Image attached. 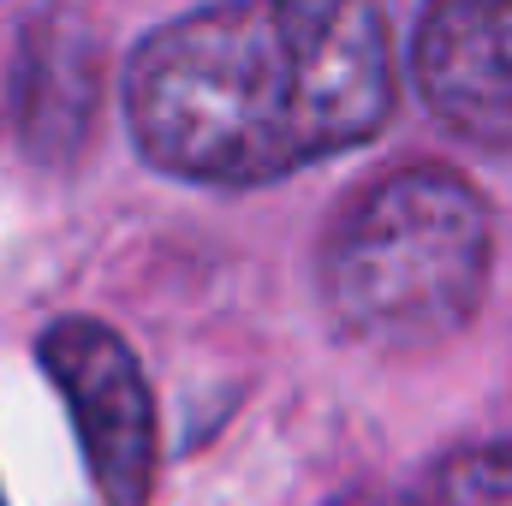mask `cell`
Segmentation results:
<instances>
[{"label":"cell","instance_id":"obj_4","mask_svg":"<svg viewBox=\"0 0 512 506\" xmlns=\"http://www.w3.org/2000/svg\"><path fill=\"white\" fill-rule=\"evenodd\" d=\"M411 66L441 126L495 149L512 143V0H429Z\"/></svg>","mask_w":512,"mask_h":506},{"label":"cell","instance_id":"obj_3","mask_svg":"<svg viewBox=\"0 0 512 506\" xmlns=\"http://www.w3.org/2000/svg\"><path fill=\"white\" fill-rule=\"evenodd\" d=\"M42 370L54 376L90 477L108 506H143L149 501V477H155V405H149V381L137 370L131 346L90 316H66L42 334Z\"/></svg>","mask_w":512,"mask_h":506},{"label":"cell","instance_id":"obj_1","mask_svg":"<svg viewBox=\"0 0 512 506\" xmlns=\"http://www.w3.org/2000/svg\"><path fill=\"white\" fill-rule=\"evenodd\" d=\"M393 54L370 0H215L137 42L126 126L149 167L262 185L376 137Z\"/></svg>","mask_w":512,"mask_h":506},{"label":"cell","instance_id":"obj_5","mask_svg":"<svg viewBox=\"0 0 512 506\" xmlns=\"http://www.w3.org/2000/svg\"><path fill=\"white\" fill-rule=\"evenodd\" d=\"M399 506H512V447H465L429 465Z\"/></svg>","mask_w":512,"mask_h":506},{"label":"cell","instance_id":"obj_2","mask_svg":"<svg viewBox=\"0 0 512 506\" xmlns=\"http://www.w3.org/2000/svg\"><path fill=\"white\" fill-rule=\"evenodd\" d=\"M489 203L447 167H405L364 191L322 251L328 316L382 352L459 334L489 286Z\"/></svg>","mask_w":512,"mask_h":506}]
</instances>
